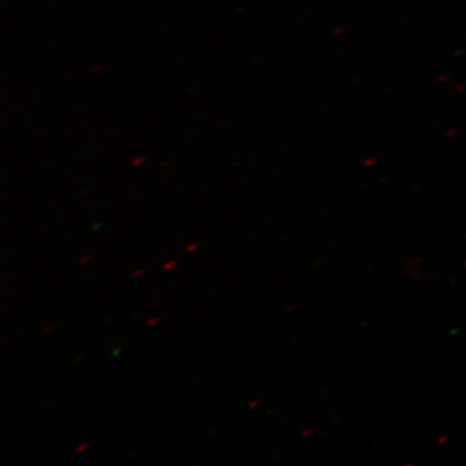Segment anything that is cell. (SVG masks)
<instances>
[{"mask_svg":"<svg viewBox=\"0 0 466 466\" xmlns=\"http://www.w3.org/2000/svg\"><path fill=\"white\" fill-rule=\"evenodd\" d=\"M198 244H195V245H191V247H189L188 249H187V250L193 251V250L198 249Z\"/></svg>","mask_w":466,"mask_h":466,"instance_id":"cell-1","label":"cell"},{"mask_svg":"<svg viewBox=\"0 0 466 466\" xmlns=\"http://www.w3.org/2000/svg\"><path fill=\"white\" fill-rule=\"evenodd\" d=\"M177 265V262H170V263H167V266H165V269H170L171 267Z\"/></svg>","mask_w":466,"mask_h":466,"instance_id":"cell-2","label":"cell"},{"mask_svg":"<svg viewBox=\"0 0 466 466\" xmlns=\"http://www.w3.org/2000/svg\"><path fill=\"white\" fill-rule=\"evenodd\" d=\"M158 321V319H152V320L149 321V325H152V324H155V323H157Z\"/></svg>","mask_w":466,"mask_h":466,"instance_id":"cell-3","label":"cell"},{"mask_svg":"<svg viewBox=\"0 0 466 466\" xmlns=\"http://www.w3.org/2000/svg\"><path fill=\"white\" fill-rule=\"evenodd\" d=\"M85 450H86V444H84V446H82V447H79V449L76 451H78V452H81V451H85Z\"/></svg>","mask_w":466,"mask_h":466,"instance_id":"cell-4","label":"cell"}]
</instances>
